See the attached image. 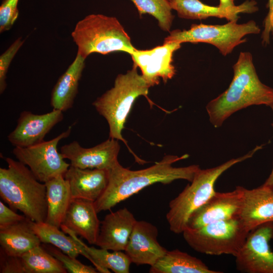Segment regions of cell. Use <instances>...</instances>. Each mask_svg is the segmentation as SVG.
I'll return each mask as SVG.
<instances>
[{
    "label": "cell",
    "mask_w": 273,
    "mask_h": 273,
    "mask_svg": "<svg viewBox=\"0 0 273 273\" xmlns=\"http://www.w3.org/2000/svg\"><path fill=\"white\" fill-rule=\"evenodd\" d=\"M188 154L181 156L166 155L148 168L131 170L123 167L119 162L108 170V183L101 196L94 202L98 213L110 210L145 188L155 183L168 184L177 179L191 182L200 169L197 165L175 167L172 164L187 158Z\"/></svg>",
    "instance_id": "obj_1"
},
{
    "label": "cell",
    "mask_w": 273,
    "mask_h": 273,
    "mask_svg": "<svg viewBox=\"0 0 273 273\" xmlns=\"http://www.w3.org/2000/svg\"><path fill=\"white\" fill-rule=\"evenodd\" d=\"M233 67L229 87L206 107L209 121L216 128L241 109L252 105L269 107L273 103V89L260 80L249 52H241Z\"/></svg>",
    "instance_id": "obj_2"
},
{
    "label": "cell",
    "mask_w": 273,
    "mask_h": 273,
    "mask_svg": "<svg viewBox=\"0 0 273 273\" xmlns=\"http://www.w3.org/2000/svg\"><path fill=\"white\" fill-rule=\"evenodd\" d=\"M8 168H0V196L14 211L19 210L36 222L47 215L46 187L29 168L19 161L6 157Z\"/></svg>",
    "instance_id": "obj_3"
},
{
    "label": "cell",
    "mask_w": 273,
    "mask_h": 273,
    "mask_svg": "<svg viewBox=\"0 0 273 273\" xmlns=\"http://www.w3.org/2000/svg\"><path fill=\"white\" fill-rule=\"evenodd\" d=\"M150 86L138 73V67L125 74H118L114 86L98 98L92 104L97 112L107 120L109 138L122 141L129 148L137 161L141 162L127 146L121 132L133 102L141 96H147Z\"/></svg>",
    "instance_id": "obj_4"
},
{
    "label": "cell",
    "mask_w": 273,
    "mask_h": 273,
    "mask_svg": "<svg viewBox=\"0 0 273 273\" xmlns=\"http://www.w3.org/2000/svg\"><path fill=\"white\" fill-rule=\"evenodd\" d=\"M261 148V146H257L246 154L214 167L200 168L191 184L169 203L166 217L170 231L175 234L183 233L191 214L215 193V184L218 177L233 165L252 157Z\"/></svg>",
    "instance_id": "obj_5"
},
{
    "label": "cell",
    "mask_w": 273,
    "mask_h": 273,
    "mask_svg": "<svg viewBox=\"0 0 273 273\" xmlns=\"http://www.w3.org/2000/svg\"><path fill=\"white\" fill-rule=\"evenodd\" d=\"M71 35L77 53L85 59L94 53L106 55L124 52L129 54L135 49L118 20L103 14H89L79 20Z\"/></svg>",
    "instance_id": "obj_6"
},
{
    "label": "cell",
    "mask_w": 273,
    "mask_h": 273,
    "mask_svg": "<svg viewBox=\"0 0 273 273\" xmlns=\"http://www.w3.org/2000/svg\"><path fill=\"white\" fill-rule=\"evenodd\" d=\"M249 231L238 217L208 224L197 229H186L183 237L196 252L211 255L236 256Z\"/></svg>",
    "instance_id": "obj_7"
},
{
    "label": "cell",
    "mask_w": 273,
    "mask_h": 273,
    "mask_svg": "<svg viewBox=\"0 0 273 273\" xmlns=\"http://www.w3.org/2000/svg\"><path fill=\"white\" fill-rule=\"evenodd\" d=\"M260 32V28L253 20L243 24L229 21L223 25L193 24L188 30L171 31L163 43H207L217 48L222 55L226 56L236 46L247 41L244 38L245 35Z\"/></svg>",
    "instance_id": "obj_8"
},
{
    "label": "cell",
    "mask_w": 273,
    "mask_h": 273,
    "mask_svg": "<svg viewBox=\"0 0 273 273\" xmlns=\"http://www.w3.org/2000/svg\"><path fill=\"white\" fill-rule=\"evenodd\" d=\"M72 126L55 138L26 147H14L12 153L18 161L27 166L36 178L45 183L60 175H64L70 164L65 161L57 146L62 139L68 138Z\"/></svg>",
    "instance_id": "obj_9"
},
{
    "label": "cell",
    "mask_w": 273,
    "mask_h": 273,
    "mask_svg": "<svg viewBox=\"0 0 273 273\" xmlns=\"http://www.w3.org/2000/svg\"><path fill=\"white\" fill-rule=\"evenodd\" d=\"M273 221L262 223L248 233L235 256L236 268L241 272L273 273Z\"/></svg>",
    "instance_id": "obj_10"
},
{
    "label": "cell",
    "mask_w": 273,
    "mask_h": 273,
    "mask_svg": "<svg viewBox=\"0 0 273 273\" xmlns=\"http://www.w3.org/2000/svg\"><path fill=\"white\" fill-rule=\"evenodd\" d=\"M180 47L181 43L177 42L166 43L149 50L135 49L129 55L133 65L140 69L142 75L151 87L158 84L160 79L166 82L175 75L173 55Z\"/></svg>",
    "instance_id": "obj_11"
},
{
    "label": "cell",
    "mask_w": 273,
    "mask_h": 273,
    "mask_svg": "<svg viewBox=\"0 0 273 273\" xmlns=\"http://www.w3.org/2000/svg\"><path fill=\"white\" fill-rule=\"evenodd\" d=\"M244 189L242 186H237L231 192H216L191 214L186 229H197L211 223L238 217L243 203Z\"/></svg>",
    "instance_id": "obj_12"
},
{
    "label": "cell",
    "mask_w": 273,
    "mask_h": 273,
    "mask_svg": "<svg viewBox=\"0 0 273 273\" xmlns=\"http://www.w3.org/2000/svg\"><path fill=\"white\" fill-rule=\"evenodd\" d=\"M120 148L118 140L111 138L89 148L74 141L62 146L60 152L64 159L70 161V165L82 169L109 170L118 162Z\"/></svg>",
    "instance_id": "obj_13"
},
{
    "label": "cell",
    "mask_w": 273,
    "mask_h": 273,
    "mask_svg": "<svg viewBox=\"0 0 273 273\" xmlns=\"http://www.w3.org/2000/svg\"><path fill=\"white\" fill-rule=\"evenodd\" d=\"M63 118V112L57 109L43 114L24 111L20 114L16 127L8 135V140L14 147L35 145L44 141L45 136Z\"/></svg>",
    "instance_id": "obj_14"
},
{
    "label": "cell",
    "mask_w": 273,
    "mask_h": 273,
    "mask_svg": "<svg viewBox=\"0 0 273 273\" xmlns=\"http://www.w3.org/2000/svg\"><path fill=\"white\" fill-rule=\"evenodd\" d=\"M158 231L152 223L136 220L124 250L132 263L153 265L167 250L157 240Z\"/></svg>",
    "instance_id": "obj_15"
},
{
    "label": "cell",
    "mask_w": 273,
    "mask_h": 273,
    "mask_svg": "<svg viewBox=\"0 0 273 273\" xmlns=\"http://www.w3.org/2000/svg\"><path fill=\"white\" fill-rule=\"evenodd\" d=\"M136 221L126 208L106 215L101 222L96 245L110 251H124Z\"/></svg>",
    "instance_id": "obj_16"
},
{
    "label": "cell",
    "mask_w": 273,
    "mask_h": 273,
    "mask_svg": "<svg viewBox=\"0 0 273 273\" xmlns=\"http://www.w3.org/2000/svg\"><path fill=\"white\" fill-rule=\"evenodd\" d=\"M172 10L179 17L188 19H205L210 17L225 18L229 21H237L238 14L253 13L258 11L257 3L247 1L239 6L222 8L205 5L199 0H168Z\"/></svg>",
    "instance_id": "obj_17"
},
{
    "label": "cell",
    "mask_w": 273,
    "mask_h": 273,
    "mask_svg": "<svg viewBox=\"0 0 273 273\" xmlns=\"http://www.w3.org/2000/svg\"><path fill=\"white\" fill-rule=\"evenodd\" d=\"M94 202L83 199H72L61 225L70 230L90 244H96L101 222Z\"/></svg>",
    "instance_id": "obj_18"
},
{
    "label": "cell",
    "mask_w": 273,
    "mask_h": 273,
    "mask_svg": "<svg viewBox=\"0 0 273 273\" xmlns=\"http://www.w3.org/2000/svg\"><path fill=\"white\" fill-rule=\"evenodd\" d=\"M238 218L249 231L262 223L273 221V190L262 185L251 190L244 188Z\"/></svg>",
    "instance_id": "obj_19"
},
{
    "label": "cell",
    "mask_w": 273,
    "mask_h": 273,
    "mask_svg": "<svg viewBox=\"0 0 273 273\" xmlns=\"http://www.w3.org/2000/svg\"><path fill=\"white\" fill-rule=\"evenodd\" d=\"M64 177L69 185L72 199L95 202L107 187L108 170L82 169L70 165Z\"/></svg>",
    "instance_id": "obj_20"
},
{
    "label": "cell",
    "mask_w": 273,
    "mask_h": 273,
    "mask_svg": "<svg viewBox=\"0 0 273 273\" xmlns=\"http://www.w3.org/2000/svg\"><path fill=\"white\" fill-rule=\"evenodd\" d=\"M31 228L38 237L41 243L50 244L64 253L76 258L79 254L84 256L100 272V267L95 260L85 250L77 236L64 225L59 228L46 222H36L29 219Z\"/></svg>",
    "instance_id": "obj_21"
},
{
    "label": "cell",
    "mask_w": 273,
    "mask_h": 273,
    "mask_svg": "<svg viewBox=\"0 0 273 273\" xmlns=\"http://www.w3.org/2000/svg\"><path fill=\"white\" fill-rule=\"evenodd\" d=\"M85 60L77 53L73 61L58 78L51 95L50 103L53 109L64 112L72 107L85 67Z\"/></svg>",
    "instance_id": "obj_22"
},
{
    "label": "cell",
    "mask_w": 273,
    "mask_h": 273,
    "mask_svg": "<svg viewBox=\"0 0 273 273\" xmlns=\"http://www.w3.org/2000/svg\"><path fill=\"white\" fill-rule=\"evenodd\" d=\"M41 243L27 217L21 222L0 229L1 248L8 255L20 257L40 245Z\"/></svg>",
    "instance_id": "obj_23"
},
{
    "label": "cell",
    "mask_w": 273,
    "mask_h": 273,
    "mask_svg": "<svg viewBox=\"0 0 273 273\" xmlns=\"http://www.w3.org/2000/svg\"><path fill=\"white\" fill-rule=\"evenodd\" d=\"M44 184L48 205L45 222L60 228L72 199L69 185L64 175L56 176Z\"/></svg>",
    "instance_id": "obj_24"
},
{
    "label": "cell",
    "mask_w": 273,
    "mask_h": 273,
    "mask_svg": "<svg viewBox=\"0 0 273 273\" xmlns=\"http://www.w3.org/2000/svg\"><path fill=\"white\" fill-rule=\"evenodd\" d=\"M150 273H221L210 269L202 260L178 249L167 250L151 266Z\"/></svg>",
    "instance_id": "obj_25"
},
{
    "label": "cell",
    "mask_w": 273,
    "mask_h": 273,
    "mask_svg": "<svg viewBox=\"0 0 273 273\" xmlns=\"http://www.w3.org/2000/svg\"><path fill=\"white\" fill-rule=\"evenodd\" d=\"M26 273H66L62 263L41 245L20 256Z\"/></svg>",
    "instance_id": "obj_26"
},
{
    "label": "cell",
    "mask_w": 273,
    "mask_h": 273,
    "mask_svg": "<svg viewBox=\"0 0 273 273\" xmlns=\"http://www.w3.org/2000/svg\"><path fill=\"white\" fill-rule=\"evenodd\" d=\"M85 250L98 264L100 272L128 273L132 263L127 255L123 251H109L103 248L89 247L80 240Z\"/></svg>",
    "instance_id": "obj_27"
},
{
    "label": "cell",
    "mask_w": 273,
    "mask_h": 273,
    "mask_svg": "<svg viewBox=\"0 0 273 273\" xmlns=\"http://www.w3.org/2000/svg\"><path fill=\"white\" fill-rule=\"evenodd\" d=\"M135 5L140 15L149 14L158 22L159 27L169 31L174 19L168 0H130Z\"/></svg>",
    "instance_id": "obj_28"
},
{
    "label": "cell",
    "mask_w": 273,
    "mask_h": 273,
    "mask_svg": "<svg viewBox=\"0 0 273 273\" xmlns=\"http://www.w3.org/2000/svg\"><path fill=\"white\" fill-rule=\"evenodd\" d=\"M44 246L45 247L44 248L62 263L67 272L71 273H97L98 272L95 267L82 263L76 258L64 253L54 246Z\"/></svg>",
    "instance_id": "obj_29"
},
{
    "label": "cell",
    "mask_w": 273,
    "mask_h": 273,
    "mask_svg": "<svg viewBox=\"0 0 273 273\" xmlns=\"http://www.w3.org/2000/svg\"><path fill=\"white\" fill-rule=\"evenodd\" d=\"M24 43L21 37L16 39L11 45L0 56V93H4L7 87V74L17 52Z\"/></svg>",
    "instance_id": "obj_30"
},
{
    "label": "cell",
    "mask_w": 273,
    "mask_h": 273,
    "mask_svg": "<svg viewBox=\"0 0 273 273\" xmlns=\"http://www.w3.org/2000/svg\"><path fill=\"white\" fill-rule=\"evenodd\" d=\"M19 0H3L0 6V32L9 30L19 16Z\"/></svg>",
    "instance_id": "obj_31"
},
{
    "label": "cell",
    "mask_w": 273,
    "mask_h": 273,
    "mask_svg": "<svg viewBox=\"0 0 273 273\" xmlns=\"http://www.w3.org/2000/svg\"><path fill=\"white\" fill-rule=\"evenodd\" d=\"M1 273H26L20 257L8 255L1 248Z\"/></svg>",
    "instance_id": "obj_32"
},
{
    "label": "cell",
    "mask_w": 273,
    "mask_h": 273,
    "mask_svg": "<svg viewBox=\"0 0 273 273\" xmlns=\"http://www.w3.org/2000/svg\"><path fill=\"white\" fill-rule=\"evenodd\" d=\"M24 215H20L10 207L0 201V229L21 222L26 219Z\"/></svg>",
    "instance_id": "obj_33"
},
{
    "label": "cell",
    "mask_w": 273,
    "mask_h": 273,
    "mask_svg": "<svg viewBox=\"0 0 273 273\" xmlns=\"http://www.w3.org/2000/svg\"><path fill=\"white\" fill-rule=\"evenodd\" d=\"M268 12L264 23V30L262 34V42L267 44L269 42L270 34H273V0H269Z\"/></svg>",
    "instance_id": "obj_34"
},
{
    "label": "cell",
    "mask_w": 273,
    "mask_h": 273,
    "mask_svg": "<svg viewBox=\"0 0 273 273\" xmlns=\"http://www.w3.org/2000/svg\"><path fill=\"white\" fill-rule=\"evenodd\" d=\"M269 107L271 108L273 112V103ZM271 125L273 127V122ZM262 185L273 190V166L269 175L266 179L265 182L262 184Z\"/></svg>",
    "instance_id": "obj_35"
},
{
    "label": "cell",
    "mask_w": 273,
    "mask_h": 273,
    "mask_svg": "<svg viewBox=\"0 0 273 273\" xmlns=\"http://www.w3.org/2000/svg\"><path fill=\"white\" fill-rule=\"evenodd\" d=\"M235 6L234 0H220L219 7L222 8H230Z\"/></svg>",
    "instance_id": "obj_36"
}]
</instances>
